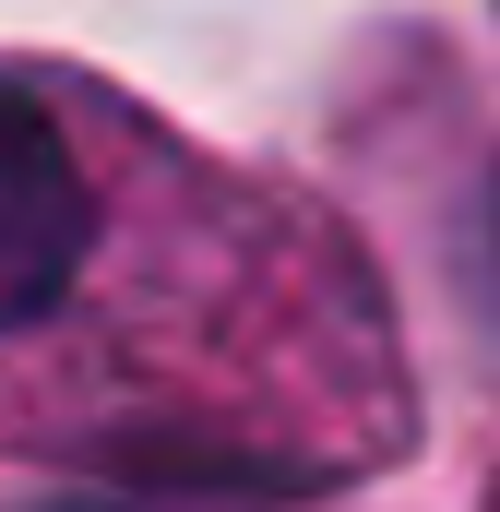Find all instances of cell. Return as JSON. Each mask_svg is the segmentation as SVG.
<instances>
[{
	"instance_id": "1",
	"label": "cell",
	"mask_w": 500,
	"mask_h": 512,
	"mask_svg": "<svg viewBox=\"0 0 500 512\" xmlns=\"http://www.w3.org/2000/svg\"><path fill=\"white\" fill-rule=\"evenodd\" d=\"M405 358L358 239L60 60H0V453L96 477H370Z\"/></svg>"
}]
</instances>
